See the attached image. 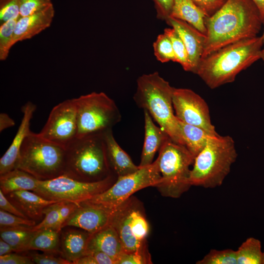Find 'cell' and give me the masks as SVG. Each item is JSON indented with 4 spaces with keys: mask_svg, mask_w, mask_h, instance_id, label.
Returning <instances> with one entry per match:
<instances>
[{
    "mask_svg": "<svg viewBox=\"0 0 264 264\" xmlns=\"http://www.w3.org/2000/svg\"><path fill=\"white\" fill-rule=\"evenodd\" d=\"M34 263L37 264H72L64 258L56 257L52 254H32L29 255Z\"/></svg>",
    "mask_w": 264,
    "mask_h": 264,
    "instance_id": "cell-39",
    "label": "cell"
},
{
    "mask_svg": "<svg viewBox=\"0 0 264 264\" xmlns=\"http://www.w3.org/2000/svg\"><path fill=\"white\" fill-rule=\"evenodd\" d=\"M156 159L161 174V182L156 188L161 195L178 198L192 186L190 166L195 157L187 148L167 140L160 148Z\"/></svg>",
    "mask_w": 264,
    "mask_h": 264,
    "instance_id": "cell-7",
    "label": "cell"
},
{
    "mask_svg": "<svg viewBox=\"0 0 264 264\" xmlns=\"http://www.w3.org/2000/svg\"><path fill=\"white\" fill-rule=\"evenodd\" d=\"M77 132V111L73 98L63 101L53 107L46 123L38 134L66 148L76 137Z\"/></svg>",
    "mask_w": 264,
    "mask_h": 264,
    "instance_id": "cell-12",
    "label": "cell"
},
{
    "mask_svg": "<svg viewBox=\"0 0 264 264\" xmlns=\"http://www.w3.org/2000/svg\"><path fill=\"white\" fill-rule=\"evenodd\" d=\"M262 24L260 13L251 0H226L205 19L206 40L201 59L227 45L257 36Z\"/></svg>",
    "mask_w": 264,
    "mask_h": 264,
    "instance_id": "cell-1",
    "label": "cell"
},
{
    "mask_svg": "<svg viewBox=\"0 0 264 264\" xmlns=\"http://www.w3.org/2000/svg\"><path fill=\"white\" fill-rule=\"evenodd\" d=\"M263 45L262 35L227 45L201 59L196 74L211 89L232 83L240 72L261 59Z\"/></svg>",
    "mask_w": 264,
    "mask_h": 264,
    "instance_id": "cell-2",
    "label": "cell"
},
{
    "mask_svg": "<svg viewBox=\"0 0 264 264\" xmlns=\"http://www.w3.org/2000/svg\"><path fill=\"white\" fill-rule=\"evenodd\" d=\"M36 231L32 227L1 228L0 236L10 244L16 252L26 251L27 246Z\"/></svg>",
    "mask_w": 264,
    "mask_h": 264,
    "instance_id": "cell-27",
    "label": "cell"
},
{
    "mask_svg": "<svg viewBox=\"0 0 264 264\" xmlns=\"http://www.w3.org/2000/svg\"><path fill=\"white\" fill-rule=\"evenodd\" d=\"M78 208L63 223L66 226L78 227L94 233L110 224L116 209H111L102 206L82 202Z\"/></svg>",
    "mask_w": 264,
    "mask_h": 264,
    "instance_id": "cell-14",
    "label": "cell"
},
{
    "mask_svg": "<svg viewBox=\"0 0 264 264\" xmlns=\"http://www.w3.org/2000/svg\"><path fill=\"white\" fill-rule=\"evenodd\" d=\"M237 156L232 137L210 136L205 147L195 158L190 173L191 185L205 188L220 186Z\"/></svg>",
    "mask_w": 264,
    "mask_h": 264,
    "instance_id": "cell-5",
    "label": "cell"
},
{
    "mask_svg": "<svg viewBox=\"0 0 264 264\" xmlns=\"http://www.w3.org/2000/svg\"><path fill=\"white\" fill-rule=\"evenodd\" d=\"M20 17L19 0H0V25Z\"/></svg>",
    "mask_w": 264,
    "mask_h": 264,
    "instance_id": "cell-36",
    "label": "cell"
},
{
    "mask_svg": "<svg viewBox=\"0 0 264 264\" xmlns=\"http://www.w3.org/2000/svg\"><path fill=\"white\" fill-rule=\"evenodd\" d=\"M36 109V106L28 101L22 108L23 117L17 133L9 147L0 159V175L15 168L20 151L26 137L30 133V121Z\"/></svg>",
    "mask_w": 264,
    "mask_h": 264,
    "instance_id": "cell-16",
    "label": "cell"
},
{
    "mask_svg": "<svg viewBox=\"0 0 264 264\" xmlns=\"http://www.w3.org/2000/svg\"><path fill=\"white\" fill-rule=\"evenodd\" d=\"M35 225V220L22 218L0 210V228L32 227Z\"/></svg>",
    "mask_w": 264,
    "mask_h": 264,
    "instance_id": "cell-35",
    "label": "cell"
},
{
    "mask_svg": "<svg viewBox=\"0 0 264 264\" xmlns=\"http://www.w3.org/2000/svg\"><path fill=\"white\" fill-rule=\"evenodd\" d=\"M262 36H263V38L264 45H263V48L262 51V57H261V59H262V60L263 61V62H264V33H263Z\"/></svg>",
    "mask_w": 264,
    "mask_h": 264,
    "instance_id": "cell-48",
    "label": "cell"
},
{
    "mask_svg": "<svg viewBox=\"0 0 264 264\" xmlns=\"http://www.w3.org/2000/svg\"><path fill=\"white\" fill-rule=\"evenodd\" d=\"M38 180L27 172L15 168L0 175V189L5 195L20 190L33 192L37 187Z\"/></svg>",
    "mask_w": 264,
    "mask_h": 264,
    "instance_id": "cell-24",
    "label": "cell"
},
{
    "mask_svg": "<svg viewBox=\"0 0 264 264\" xmlns=\"http://www.w3.org/2000/svg\"><path fill=\"white\" fill-rule=\"evenodd\" d=\"M8 199L28 219L39 220L43 217V210L47 206L60 202L45 199L29 190L16 191L5 195Z\"/></svg>",
    "mask_w": 264,
    "mask_h": 264,
    "instance_id": "cell-18",
    "label": "cell"
},
{
    "mask_svg": "<svg viewBox=\"0 0 264 264\" xmlns=\"http://www.w3.org/2000/svg\"><path fill=\"white\" fill-rule=\"evenodd\" d=\"M76 108V137L103 133L121 119L114 101L103 92H92L73 98Z\"/></svg>",
    "mask_w": 264,
    "mask_h": 264,
    "instance_id": "cell-8",
    "label": "cell"
},
{
    "mask_svg": "<svg viewBox=\"0 0 264 264\" xmlns=\"http://www.w3.org/2000/svg\"><path fill=\"white\" fill-rule=\"evenodd\" d=\"M15 121L7 113L1 112L0 114V132L14 126Z\"/></svg>",
    "mask_w": 264,
    "mask_h": 264,
    "instance_id": "cell-45",
    "label": "cell"
},
{
    "mask_svg": "<svg viewBox=\"0 0 264 264\" xmlns=\"http://www.w3.org/2000/svg\"><path fill=\"white\" fill-rule=\"evenodd\" d=\"M197 264H237L236 250L211 249Z\"/></svg>",
    "mask_w": 264,
    "mask_h": 264,
    "instance_id": "cell-30",
    "label": "cell"
},
{
    "mask_svg": "<svg viewBox=\"0 0 264 264\" xmlns=\"http://www.w3.org/2000/svg\"><path fill=\"white\" fill-rule=\"evenodd\" d=\"M258 8L264 24V0H251Z\"/></svg>",
    "mask_w": 264,
    "mask_h": 264,
    "instance_id": "cell-47",
    "label": "cell"
},
{
    "mask_svg": "<svg viewBox=\"0 0 264 264\" xmlns=\"http://www.w3.org/2000/svg\"><path fill=\"white\" fill-rule=\"evenodd\" d=\"M257 239L247 238L236 250L237 264H261L263 251Z\"/></svg>",
    "mask_w": 264,
    "mask_h": 264,
    "instance_id": "cell-28",
    "label": "cell"
},
{
    "mask_svg": "<svg viewBox=\"0 0 264 264\" xmlns=\"http://www.w3.org/2000/svg\"><path fill=\"white\" fill-rule=\"evenodd\" d=\"M154 55L161 63L176 62V58L170 38L165 33L158 35L153 44Z\"/></svg>",
    "mask_w": 264,
    "mask_h": 264,
    "instance_id": "cell-32",
    "label": "cell"
},
{
    "mask_svg": "<svg viewBox=\"0 0 264 264\" xmlns=\"http://www.w3.org/2000/svg\"><path fill=\"white\" fill-rule=\"evenodd\" d=\"M145 137L139 167L152 164L155 154L162 145L171 139L168 134L160 127L154 124L149 112L144 110Z\"/></svg>",
    "mask_w": 264,
    "mask_h": 264,
    "instance_id": "cell-19",
    "label": "cell"
},
{
    "mask_svg": "<svg viewBox=\"0 0 264 264\" xmlns=\"http://www.w3.org/2000/svg\"><path fill=\"white\" fill-rule=\"evenodd\" d=\"M21 17L31 15L52 4L51 0H19Z\"/></svg>",
    "mask_w": 264,
    "mask_h": 264,
    "instance_id": "cell-37",
    "label": "cell"
},
{
    "mask_svg": "<svg viewBox=\"0 0 264 264\" xmlns=\"http://www.w3.org/2000/svg\"><path fill=\"white\" fill-rule=\"evenodd\" d=\"M5 196L0 189V209L1 210L22 218L28 219L22 212L10 202Z\"/></svg>",
    "mask_w": 264,
    "mask_h": 264,
    "instance_id": "cell-43",
    "label": "cell"
},
{
    "mask_svg": "<svg viewBox=\"0 0 264 264\" xmlns=\"http://www.w3.org/2000/svg\"><path fill=\"white\" fill-rule=\"evenodd\" d=\"M164 33L168 36L171 41L176 62L179 63L184 70L190 72L187 51L179 35L172 27L165 28Z\"/></svg>",
    "mask_w": 264,
    "mask_h": 264,
    "instance_id": "cell-29",
    "label": "cell"
},
{
    "mask_svg": "<svg viewBox=\"0 0 264 264\" xmlns=\"http://www.w3.org/2000/svg\"><path fill=\"white\" fill-rule=\"evenodd\" d=\"M124 251L119 235L110 224L99 231L91 234L88 241L86 254L95 251L104 252L116 262Z\"/></svg>",
    "mask_w": 264,
    "mask_h": 264,
    "instance_id": "cell-20",
    "label": "cell"
},
{
    "mask_svg": "<svg viewBox=\"0 0 264 264\" xmlns=\"http://www.w3.org/2000/svg\"><path fill=\"white\" fill-rule=\"evenodd\" d=\"M170 17L185 22L206 35L205 13L192 0H173Z\"/></svg>",
    "mask_w": 264,
    "mask_h": 264,
    "instance_id": "cell-23",
    "label": "cell"
},
{
    "mask_svg": "<svg viewBox=\"0 0 264 264\" xmlns=\"http://www.w3.org/2000/svg\"><path fill=\"white\" fill-rule=\"evenodd\" d=\"M15 252L14 248L8 243L0 239V256Z\"/></svg>",
    "mask_w": 264,
    "mask_h": 264,
    "instance_id": "cell-46",
    "label": "cell"
},
{
    "mask_svg": "<svg viewBox=\"0 0 264 264\" xmlns=\"http://www.w3.org/2000/svg\"><path fill=\"white\" fill-rule=\"evenodd\" d=\"M107 157L110 169L117 177L132 174L139 168L115 139L112 129L104 132Z\"/></svg>",
    "mask_w": 264,
    "mask_h": 264,
    "instance_id": "cell-21",
    "label": "cell"
},
{
    "mask_svg": "<svg viewBox=\"0 0 264 264\" xmlns=\"http://www.w3.org/2000/svg\"><path fill=\"white\" fill-rule=\"evenodd\" d=\"M103 133L76 137L67 145L63 175L93 182L114 174L109 163Z\"/></svg>",
    "mask_w": 264,
    "mask_h": 264,
    "instance_id": "cell-4",
    "label": "cell"
},
{
    "mask_svg": "<svg viewBox=\"0 0 264 264\" xmlns=\"http://www.w3.org/2000/svg\"><path fill=\"white\" fill-rule=\"evenodd\" d=\"M53 4L31 15L21 17L14 32L13 44L30 39L48 28L54 17Z\"/></svg>",
    "mask_w": 264,
    "mask_h": 264,
    "instance_id": "cell-17",
    "label": "cell"
},
{
    "mask_svg": "<svg viewBox=\"0 0 264 264\" xmlns=\"http://www.w3.org/2000/svg\"><path fill=\"white\" fill-rule=\"evenodd\" d=\"M161 176L157 161L139 167L136 171L117 177L114 183L105 191L83 202L114 209L131 197L136 192L150 187H156Z\"/></svg>",
    "mask_w": 264,
    "mask_h": 264,
    "instance_id": "cell-10",
    "label": "cell"
},
{
    "mask_svg": "<svg viewBox=\"0 0 264 264\" xmlns=\"http://www.w3.org/2000/svg\"><path fill=\"white\" fill-rule=\"evenodd\" d=\"M261 264H264V250L263 251Z\"/></svg>",
    "mask_w": 264,
    "mask_h": 264,
    "instance_id": "cell-49",
    "label": "cell"
},
{
    "mask_svg": "<svg viewBox=\"0 0 264 264\" xmlns=\"http://www.w3.org/2000/svg\"><path fill=\"white\" fill-rule=\"evenodd\" d=\"M158 19L166 21L170 16L173 0H153Z\"/></svg>",
    "mask_w": 264,
    "mask_h": 264,
    "instance_id": "cell-41",
    "label": "cell"
},
{
    "mask_svg": "<svg viewBox=\"0 0 264 264\" xmlns=\"http://www.w3.org/2000/svg\"><path fill=\"white\" fill-rule=\"evenodd\" d=\"M18 20H11L0 25V60L7 58L13 46L14 32Z\"/></svg>",
    "mask_w": 264,
    "mask_h": 264,
    "instance_id": "cell-31",
    "label": "cell"
},
{
    "mask_svg": "<svg viewBox=\"0 0 264 264\" xmlns=\"http://www.w3.org/2000/svg\"><path fill=\"white\" fill-rule=\"evenodd\" d=\"M79 206L80 204L73 202L67 201L61 202L59 210V218L57 232L59 233L60 232L63 223Z\"/></svg>",
    "mask_w": 264,
    "mask_h": 264,
    "instance_id": "cell-38",
    "label": "cell"
},
{
    "mask_svg": "<svg viewBox=\"0 0 264 264\" xmlns=\"http://www.w3.org/2000/svg\"><path fill=\"white\" fill-rule=\"evenodd\" d=\"M179 122L184 146L195 158L205 147L209 137L215 135L201 128Z\"/></svg>",
    "mask_w": 264,
    "mask_h": 264,
    "instance_id": "cell-25",
    "label": "cell"
},
{
    "mask_svg": "<svg viewBox=\"0 0 264 264\" xmlns=\"http://www.w3.org/2000/svg\"><path fill=\"white\" fill-rule=\"evenodd\" d=\"M59 232L53 229L36 231L29 242L26 251L41 250L47 253H61Z\"/></svg>",
    "mask_w": 264,
    "mask_h": 264,
    "instance_id": "cell-26",
    "label": "cell"
},
{
    "mask_svg": "<svg viewBox=\"0 0 264 264\" xmlns=\"http://www.w3.org/2000/svg\"><path fill=\"white\" fill-rule=\"evenodd\" d=\"M91 234L78 230H69L63 235L61 253L63 257L73 263L86 255L88 241Z\"/></svg>",
    "mask_w": 264,
    "mask_h": 264,
    "instance_id": "cell-22",
    "label": "cell"
},
{
    "mask_svg": "<svg viewBox=\"0 0 264 264\" xmlns=\"http://www.w3.org/2000/svg\"><path fill=\"white\" fill-rule=\"evenodd\" d=\"M0 264H34L29 256H22L13 253L0 256Z\"/></svg>",
    "mask_w": 264,
    "mask_h": 264,
    "instance_id": "cell-42",
    "label": "cell"
},
{
    "mask_svg": "<svg viewBox=\"0 0 264 264\" xmlns=\"http://www.w3.org/2000/svg\"><path fill=\"white\" fill-rule=\"evenodd\" d=\"M165 22L181 38L187 51L190 72L196 74L203 52L205 35L187 22L172 17Z\"/></svg>",
    "mask_w": 264,
    "mask_h": 264,
    "instance_id": "cell-15",
    "label": "cell"
},
{
    "mask_svg": "<svg viewBox=\"0 0 264 264\" xmlns=\"http://www.w3.org/2000/svg\"><path fill=\"white\" fill-rule=\"evenodd\" d=\"M61 202L53 203L46 207L43 210L44 218L40 223L32 226V229L34 231L46 229H53L57 231Z\"/></svg>",
    "mask_w": 264,
    "mask_h": 264,
    "instance_id": "cell-34",
    "label": "cell"
},
{
    "mask_svg": "<svg viewBox=\"0 0 264 264\" xmlns=\"http://www.w3.org/2000/svg\"><path fill=\"white\" fill-rule=\"evenodd\" d=\"M173 105L179 121L201 128L212 135H219L211 122L207 104L192 90L174 88Z\"/></svg>",
    "mask_w": 264,
    "mask_h": 264,
    "instance_id": "cell-13",
    "label": "cell"
},
{
    "mask_svg": "<svg viewBox=\"0 0 264 264\" xmlns=\"http://www.w3.org/2000/svg\"><path fill=\"white\" fill-rule=\"evenodd\" d=\"M206 14L210 16L219 10L226 0H192Z\"/></svg>",
    "mask_w": 264,
    "mask_h": 264,
    "instance_id": "cell-40",
    "label": "cell"
},
{
    "mask_svg": "<svg viewBox=\"0 0 264 264\" xmlns=\"http://www.w3.org/2000/svg\"><path fill=\"white\" fill-rule=\"evenodd\" d=\"M65 160L66 148L31 132L23 142L15 168L48 180L64 174Z\"/></svg>",
    "mask_w": 264,
    "mask_h": 264,
    "instance_id": "cell-6",
    "label": "cell"
},
{
    "mask_svg": "<svg viewBox=\"0 0 264 264\" xmlns=\"http://www.w3.org/2000/svg\"><path fill=\"white\" fill-rule=\"evenodd\" d=\"M152 264L147 243L138 250L132 252L123 251L117 258L116 264Z\"/></svg>",
    "mask_w": 264,
    "mask_h": 264,
    "instance_id": "cell-33",
    "label": "cell"
},
{
    "mask_svg": "<svg viewBox=\"0 0 264 264\" xmlns=\"http://www.w3.org/2000/svg\"><path fill=\"white\" fill-rule=\"evenodd\" d=\"M117 178L116 175L112 174L102 180L87 182L62 175L50 179H39L33 192L48 200L79 204L106 190Z\"/></svg>",
    "mask_w": 264,
    "mask_h": 264,
    "instance_id": "cell-9",
    "label": "cell"
},
{
    "mask_svg": "<svg viewBox=\"0 0 264 264\" xmlns=\"http://www.w3.org/2000/svg\"><path fill=\"white\" fill-rule=\"evenodd\" d=\"M174 88L157 72L143 74L137 80L133 99L139 108L149 112L173 141L184 145L179 120L174 111Z\"/></svg>",
    "mask_w": 264,
    "mask_h": 264,
    "instance_id": "cell-3",
    "label": "cell"
},
{
    "mask_svg": "<svg viewBox=\"0 0 264 264\" xmlns=\"http://www.w3.org/2000/svg\"><path fill=\"white\" fill-rule=\"evenodd\" d=\"M110 224L117 231L125 252L136 251L147 242L149 223L135 198H130L116 208Z\"/></svg>",
    "mask_w": 264,
    "mask_h": 264,
    "instance_id": "cell-11",
    "label": "cell"
},
{
    "mask_svg": "<svg viewBox=\"0 0 264 264\" xmlns=\"http://www.w3.org/2000/svg\"><path fill=\"white\" fill-rule=\"evenodd\" d=\"M87 254H89L91 256L93 264H115V261L104 252L95 251Z\"/></svg>",
    "mask_w": 264,
    "mask_h": 264,
    "instance_id": "cell-44",
    "label": "cell"
}]
</instances>
